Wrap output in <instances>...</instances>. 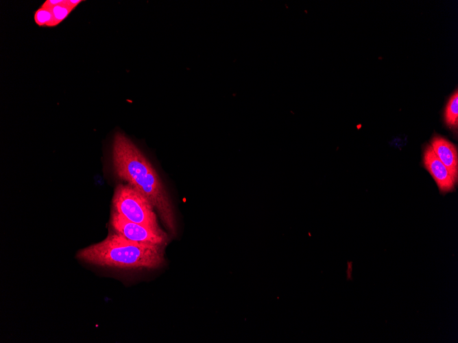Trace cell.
Segmentation results:
<instances>
[{"mask_svg":"<svg viewBox=\"0 0 458 343\" xmlns=\"http://www.w3.org/2000/svg\"><path fill=\"white\" fill-rule=\"evenodd\" d=\"M112 158L118 178L143 194L157 210L167 229L174 234V210L158 173L141 150L121 131L114 135Z\"/></svg>","mask_w":458,"mask_h":343,"instance_id":"1","label":"cell"},{"mask_svg":"<svg viewBox=\"0 0 458 343\" xmlns=\"http://www.w3.org/2000/svg\"><path fill=\"white\" fill-rule=\"evenodd\" d=\"M165 246L138 242L111 231L102 241L80 250L85 263L118 269H154L165 262Z\"/></svg>","mask_w":458,"mask_h":343,"instance_id":"2","label":"cell"},{"mask_svg":"<svg viewBox=\"0 0 458 343\" xmlns=\"http://www.w3.org/2000/svg\"><path fill=\"white\" fill-rule=\"evenodd\" d=\"M113 211L135 223L160 229L154 207L139 191L129 184H118L112 199Z\"/></svg>","mask_w":458,"mask_h":343,"instance_id":"3","label":"cell"},{"mask_svg":"<svg viewBox=\"0 0 458 343\" xmlns=\"http://www.w3.org/2000/svg\"><path fill=\"white\" fill-rule=\"evenodd\" d=\"M110 226L112 231L132 241L165 246L168 242V236L161 229H155L133 223L113 210L110 217Z\"/></svg>","mask_w":458,"mask_h":343,"instance_id":"4","label":"cell"},{"mask_svg":"<svg viewBox=\"0 0 458 343\" xmlns=\"http://www.w3.org/2000/svg\"><path fill=\"white\" fill-rule=\"evenodd\" d=\"M423 164L435 180L441 194H445L455 190L456 184L448 170L435 154L431 145H427L424 149Z\"/></svg>","mask_w":458,"mask_h":343,"instance_id":"5","label":"cell"},{"mask_svg":"<svg viewBox=\"0 0 458 343\" xmlns=\"http://www.w3.org/2000/svg\"><path fill=\"white\" fill-rule=\"evenodd\" d=\"M430 145L437 157L446 166L453 180L457 184L458 154L455 145L439 136H435L432 138Z\"/></svg>","mask_w":458,"mask_h":343,"instance_id":"6","label":"cell"},{"mask_svg":"<svg viewBox=\"0 0 458 343\" xmlns=\"http://www.w3.org/2000/svg\"><path fill=\"white\" fill-rule=\"evenodd\" d=\"M446 124L450 128L458 126V92L456 90L449 99L444 113Z\"/></svg>","mask_w":458,"mask_h":343,"instance_id":"7","label":"cell"},{"mask_svg":"<svg viewBox=\"0 0 458 343\" xmlns=\"http://www.w3.org/2000/svg\"><path fill=\"white\" fill-rule=\"evenodd\" d=\"M73 10L64 0L62 3L51 9L52 18L47 27H54L62 22Z\"/></svg>","mask_w":458,"mask_h":343,"instance_id":"8","label":"cell"},{"mask_svg":"<svg viewBox=\"0 0 458 343\" xmlns=\"http://www.w3.org/2000/svg\"><path fill=\"white\" fill-rule=\"evenodd\" d=\"M52 18L51 10L40 7L34 13L35 23L40 27L47 26Z\"/></svg>","mask_w":458,"mask_h":343,"instance_id":"9","label":"cell"},{"mask_svg":"<svg viewBox=\"0 0 458 343\" xmlns=\"http://www.w3.org/2000/svg\"><path fill=\"white\" fill-rule=\"evenodd\" d=\"M63 1L64 0H47L41 5L40 7L51 10L54 7L62 3Z\"/></svg>","mask_w":458,"mask_h":343,"instance_id":"10","label":"cell"},{"mask_svg":"<svg viewBox=\"0 0 458 343\" xmlns=\"http://www.w3.org/2000/svg\"><path fill=\"white\" fill-rule=\"evenodd\" d=\"M68 5L74 10L81 2L82 0H67Z\"/></svg>","mask_w":458,"mask_h":343,"instance_id":"11","label":"cell"}]
</instances>
